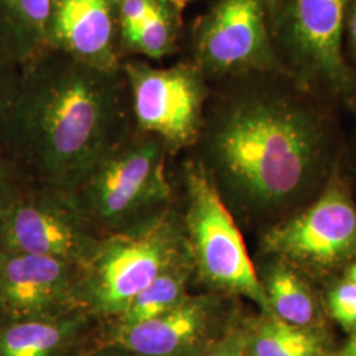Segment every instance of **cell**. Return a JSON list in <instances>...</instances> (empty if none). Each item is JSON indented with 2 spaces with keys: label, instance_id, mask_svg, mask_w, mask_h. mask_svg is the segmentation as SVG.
I'll list each match as a JSON object with an SVG mask.
<instances>
[{
  "label": "cell",
  "instance_id": "obj_1",
  "mask_svg": "<svg viewBox=\"0 0 356 356\" xmlns=\"http://www.w3.org/2000/svg\"><path fill=\"white\" fill-rule=\"evenodd\" d=\"M343 110L281 73L211 85L193 156L239 226L259 234L313 202L343 151Z\"/></svg>",
  "mask_w": 356,
  "mask_h": 356
},
{
  "label": "cell",
  "instance_id": "obj_2",
  "mask_svg": "<svg viewBox=\"0 0 356 356\" xmlns=\"http://www.w3.org/2000/svg\"><path fill=\"white\" fill-rule=\"evenodd\" d=\"M132 124L127 82L48 51L23 69L0 148L31 184L73 191Z\"/></svg>",
  "mask_w": 356,
  "mask_h": 356
},
{
  "label": "cell",
  "instance_id": "obj_3",
  "mask_svg": "<svg viewBox=\"0 0 356 356\" xmlns=\"http://www.w3.org/2000/svg\"><path fill=\"white\" fill-rule=\"evenodd\" d=\"M163 141L132 127L67 194L103 235L134 229L175 204Z\"/></svg>",
  "mask_w": 356,
  "mask_h": 356
},
{
  "label": "cell",
  "instance_id": "obj_4",
  "mask_svg": "<svg viewBox=\"0 0 356 356\" xmlns=\"http://www.w3.org/2000/svg\"><path fill=\"white\" fill-rule=\"evenodd\" d=\"M189 257L181 207L175 202L134 229L103 236L82 268L83 306L102 323L111 322L135 296Z\"/></svg>",
  "mask_w": 356,
  "mask_h": 356
},
{
  "label": "cell",
  "instance_id": "obj_5",
  "mask_svg": "<svg viewBox=\"0 0 356 356\" xmlns=\"http://www.w3.org/2000/svg\"><path fill=\"white\" fill-rule=\"evenodd\" d=\"M181 216L194 266V285L248 300L268 313L242 227L216 191L202 164L191 154L181 164Z\"/></svg>",
  "mask_w": 356,
  "mask_h": 356
},
{
  "label": "cell",
  "instance_id": "obj_6",
  "mask_svg": "<svg viewBox=\"0 0 356 356\" xmlns=\"http://www.w3.org/2000/svg\"><path fill=\"white\" fill-rule=\"evenodd\" d=\"M350 0H277L273 45L286 74L346 113L356 101V73L344 53Z\"/></svg>",
  "mask_w": 356,
  "mask_h": 356
},
{
  "label": "cell",
  "instance_id": "obj_7",
  "mask_svg": "<svg viewBox=\"0 0 356 356\" xmlns=\"http://www.w3.org/2000/svg\"><path fill=\"white\" fill-rule=\"evenodd\" d=\"M256 252L279 256L317 288L356 261V198L341 163L318 197L256 235Z\"/></svg>",
  "mask_w": 356,
  "mask_h": 356
},
{
  "label": "cell",
  "instance_id": "obj_8",
  "mask_svg": "<svg viewBox=\"0 0 356 356\" xmlns=\"http://www.w3.org/2000/svg\"><path fill=\"white\" fill-rule=\"evenodd\" d=\"M132 124L163 141L169 154L193 151L201 138L211 85L191 60L156 67L144 60L122 63Z\"/></svg>",
  "mask_w": 356,
  "mask_h": 356
},
{
  "label": "cell",
  "instance_id": "obj_9",
  "mask_svg": "<svg viewBox=\"0 0 356 356\" xmlns=\"http://www.w3.org/2000/svg\"><path fill=\"white\" fill-rule=\"evenodd\" d=\"M191 60L210 85L254 73L286 74L273 45L267 0H216L194 23Z\"/></svg>",
  "mask_w": 356,
  "mask_h": 356
},
{
  "label": "cell",
  "instance_id": "obj_10",
  "mask_svg": "<svg viewBox=\"0 0 356 356\" xmlns=\"http://www.w3.org/2000/svg\"><path fill=\"white\" fill-rule=\"evenodd\" d=\"M104 236L66 191L26 185L0 220V251L38 254L83 268Z\"/></svg>",
  "mask_w": 356,
  "mask_h": 356
},
{
  "label": "cell",
  "instance_id": "obj_11",
  "mask_svg": "<svg viewBox=\"0 0 356 356\" xmlns=\"http://www.w3.org/2000/svg\"><path fill=\"white\" fill-rule=\"evenodd\" d=\"M243 300L211 292L191 293L175 309L131 325H103L101 337L138 356H197L242 318Z\"/></svg>",
  "mask_w": 356,
  "mask_h": 356
},
{
  "label": "cell",
  "instance_id": "obj_12",
  "mask_svg": "<svg viewBox=\"0 0 356 356\" xmlns=\"http://www.w3.org/2000/svg\"><path fill=\"white\" fill-rule=\"evenodd\" d=\"M81 309L82 268L45 256L0 251V327Z\"/></svg>",
  "mask_w": 356,
  "mask_h": 356
},
{
  "label": "cell",
  "instance_id": "obj_13",
  "mask_svg": "<svg viewBox=\"0 0 356 356\" xmlns=\"http://www.w3.org/2000/svg\"><path fill=\"white\" fill-rule=\"evenodd\" d=\"M48 51L102 70H120L116 0H51Z\"/></svg>",
  "mask_w": 356,
  "mask_h": 356
},
{
  "label": "cell",
  "instance_id": "obj_14",
  "mask_svg": "<svg viewBox=\"0 0 356 356\" xmlns=\"http://www.w3.org/2000/svg\"><path fill=\"white\" fill-rule=\"evenodd\" d=\"M101 330L102 322L85 309L13 322L0 327V356H76L99 338Z\"/></svg>",
  "mask_w": 356,
  "mask_h": 356
},
{
  "label": "cell",
  "instance_id": "obj_15",
  "mask_svg": "<svg viewBox=\"0 0 356 356\" xmlns=\"http://www.w3.org/2000/svg\"><path fill=\"white\" fill-rule=\"evenodd\" d=\"M252 260L267 300V314L301 327H334L318 288L300 270L276 254L256 252Z\"/></svg>",
  "mask_w": 356,
  "mask_h": 356
},
{
  "label": "cell",
  "instance_id": "obj_16",
  "mask_svg": "<svg viewBox=\"0 0 356 356\" xmlns=\"http://www.w3.org/2000/svg\"><path fill=\"white\" fill-rule=\"evenodd\" d=\"M245 356H325L338 347L334 327H301L263 312L243 316Z\"/></svg>",
  "mask_w": 356,
  "mask_h": 356
},
{
  "label": "cell",
  "instance_id": "obj_17",
  "mask_svg": "<svg viewBox=\"0 0 356 356\" xmlns=\"http://www.w3.org/2000/svg\"><path fill=\"white\" fill-rule=\"evenodd\" d=\"M51 0H0V51L22 69L48 51Z\"/></svg>",
  "mask_w": 356,
  "mask_h": 356
},
{
  "label": "cell",
  "instance_id": "obj_18",
  "mask_svg": "<svg viewBox=\"0 0 356 356\" xmlns=\"http://www.w3.org/2000/svg\"><path fill=\"white\" fill-rule=\"evenodd\" d=\"M191 285H194V266L189 257L166 270L135 296L118 318L103 325L131 326L160 317L191 296Z\"/></svg>",
  "mask_w": 356,
  "mask_h": 356
},
{
  "label": "cell",
  "instance_id": "obj_19",
  "mask_svg": "<svg viewBox=\"0 0 356 356\" xmlns=\"http://www.w3.org/2000/svg\"><path fill=\"white\" fill-rule=\"evenodd\" d=\"M181 26L182 13L170 0H152L139 26L119 40L120 51L163 60L177 49Z\"/></svg>",
  "mask_w": 356,
  "mask_h": 356
},
{
  "label": "cell",
  "instance_id": "obj_20",
  "mask_svg": "<svg viewBox=\"0 0 356 356\" xmlns=\"http://www.w3.org/2000/svg\"><path fill=\"white\" fill-rule=\"evenodd\" d=\"M322 305L331 325L348 335L356 331V285L339 275L318 288Z\"/></svg>",
  "mask_w": 356,
  "mask_h": 356
},
{
  "label": "cell",
  "instance_id": "obj_21",
  "mask_svg": "<svg viewBox=\"0 0 356 356\" xmlns=\"http://www.w3.org/2000/svg\"><path fill=\"white\" fill-rule=\"evenodd\" d=\"M23 69L0 51V143L22 88Z\"/></svg>",
  "mask_w": 356,
  "mask_h": 356
},
{
  "label": "cell",
  "instance_id": "obj_22",
  "mask_svg": "<svg viewBox=\"0 0 356 356\" xmlns=\"http://www.w3.org/2000/svg\"><path fill=\"white\" fill-rule=\"evenodd\" d=\"M26 186V178L22 169L8 153L0 148V220Z\"/></svg>",
  "mask_w": 356,
  "mask_h": 356
},
{
  "label": "cell",
  "instance_id": "obj_23",
  "mask_svg": "<svg viewBox=\"0 0 356 356\" xmlns=\"http://www.w3.org/2000/svg\"><path fill=\"white\" fill-rule=\"evenodd\" d=\"M350 115V126L344 131L343 151L341 159V169L347 178L351 191L356 198V101L346 111Z\"/></svg>",
  "mask_w": 356,
  "mask_h": 356
},
{
  "label": "cell",
  "instance_id": "obj_24",
  "mask_svg": "<svg viewBox=\"0 0 356 356\" xmlns=\"http://www.w3.org/2000/svg\"><path fill=\"white\" fill-rule=\"evenodd\" d=\"M245 313V312H244ZM243 313V316H244ZM243 316L216 343L197 356H245Z\"/></svg>",
  "mask_w": 356,
  "mask_h": 356
},
{
  "label": "cell",
  "instance_id": "obj_25",
  "mask_svg": "<svg viewBox=\"0 0 356 356\" xmlns=\"http://www.w3.org/2000/svg\"><path fill=\"white\" fill-rule=\"evenodd\" d=\"M344 53L356 73V0H350L344 24Z\"/></svg>",
  "mask_w": 356,
  "mask_h": 356
},
{
  "label": "cell",
  "instance_id": "obj_26",
  "mask_svg": "<svg viewBox=\"0 0 356 356\" xmlns=\"http://www.w3.org/2000/svg\"><path fill=\"white\" fill-rule=\"evenodd\" d=\"M76 356H138L129 351L124 346L116 343L113 341L104 339L99 334V338L92 344H90L86 350Z\"/></svg>",
  "mask_w": 356,
  "mask_h": 356
},
{
  "label": "cell",
  "instance_id": "obj_27",
  "mask_svg": "<svg viewBox=\"0 0 356 356\" xmlns=\"http://www.w3.org/2000/svg\"><path fill=\"white\" fill-rule=\"evenodd\" d=\"M339 356H356V331L346 335L343 343L338 346Z\"/></svg>",
  "mask_w": 356,
  "mask_h": 356
},
{
  "label": "cell",
  "instance_id": "obj_28",
  "mask_svg": "<svg viewBox=\"0 0 356 356\" xmlns=\"http://www.w3.org/2000/svg\"><path fill=\"white\" fill-rule=\"evenodd\" d=\"M342 276H344L347 280L354 282L356 285V261H354L353 264H350L348 267L344 269L342 272Z\"/></svg>",
  "mask_w": 356,
  "mask_h": 356
},
{
  "label": "cell",
  "instance_id": "obj_29",
  "mask_svg": "<svg viewBox=\"0 0 356 356\" xmlns=\"http://www.w3.org/2000/svg\"><path fill=\"white\" fill-rule=\"evenodd\" d=\"M170 1L182 13L185 10V7L191 3V0H170Z\"/></svg>",
  "mask_w": 356,
  "mask_h": 356
},
{
  "label": "cell",
  "instance_id": "obj_30",
  "mask_svg": "<svg viewBox=\"0 0 356 356\" xmlns=\"http://www.w3.org/2000/svg\"><path fill=\"white\" fill-rule=\"evenodd\" d=\"M267 4L268 11H269V20H270V17H272V15H273V11H275V8H276L277 0H267Z\"/></svg>",
  "mask_w": 356,
  "mask_h": 356
},
{
  "label": "cell",
  "instance_id": "obj_31",
  "mask_svg": "<svg viewBox=\"0 0 356 356\" xmlns=\"http://www.w3.org/2000/svg\"><path fill=\"white\" fill-rule=\"evenodd\" d=\"M339 346V344H338ZM325 356H339V354H338V347L337 348H334L332 351H330L329 354H326Z\"/></svg>",
  "mask_w": 356,
  "mask_h": 356
}]
</instances>
